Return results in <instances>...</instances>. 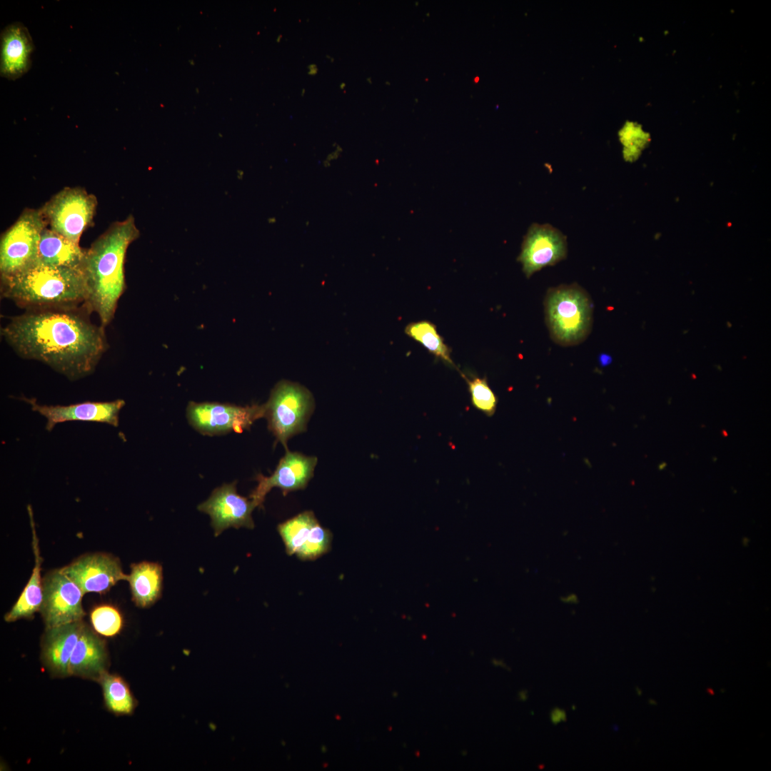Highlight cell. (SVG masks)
Instances as JSON below:
<instances>
[{"mask_svg":"<svg viewBox=\"0 0 771 771\" xmlns=\"http://www.w3.org/2000/svg\"><path fill=\"white\" fill-rule=\"evenodd\" d=\"M61 571L87 593H104L120 580H127L119 559L107 553H86L77 558Z\"/></svg>","mask_w":771,"mask_h":771,"instance_id":"obj_11","label":"cell"},{"mask_svg":"<svg viewBox=\"0 0 771 771\" xmlns=\"http://www.w3.org/2000/svg\"><path fill=\"white\" fill-rule=\"evenodd\" d=\"M1 336L21 357L41 361L71 380L92 373L107 348L104 327L76 308L29 310Z\"/></svg>","mask_w":771,"mask_h":771,"instance_id":"obj_1","label":"cell"},{"mask_svg":"<svg viewBox=\"0 0 771 771\" xmlns=\"http://www.w3.org/2000/svg\"><path fill=\"white\" fill-rule=\"evenodd\" d=\"M85 624L81 620L46 628L41 642V657L53 675L69 676L70 658Z\"/></svg>","mask_w":771,"mask_h":771,"instance_id":"obj_17","label":"cell"},{"mask_svg":"<svg viewBox=\"0 0 771 771\" xmlns=\"http://www.w3.org/2000/svg\"><path fill=\"white\" fill-rule=\"evenodd\" d=\"M346 86V83H344V82H342V83H341V84H340V86H339V87H340V89H341V90H343V89H345Z\"/></svg>","mask_w":771,"mask_h":771,"instance_id":"obj_30","label":"cell"},{"mask_svg":"<svg viewBox=\"0 0 771 771\" xmlns=\"http://www.w3.org/2000/svg\"><path fill=\"white\" fill-rule=\"evenodd\" d=\"M468 385L473 405L488 416L494 414L498 398L490 388L486 377L472 376L468 378L462 374Z\"/></svg>","mask_w":771,"mask_h":771,"instance_id":"obj_24","label":"cell"},{"mask_svg":"<svg viewBox=\"0 0 771 771\" xmlns=\"http://www.w3.org/2000/svg\"><path fill=\"white\" fill-rule=\"evenodd\" d=\"M133 216L116 221L88 249L82 264L86 286V308L95 311L101 326L114 318L125 289L124 261L129 245L139 237Z\"/></svg>","mask_w":771,"mask_h":771,"instance_id":"obj_2","label":"cell"},{"mask_svg":"<svg viewBox=\"0 0 771 771\" xmlns=\"http://www.w3.org/2000/svg\"><path fill=\"white\" fill-rule=\"evenodd\" d=\"M336 146V150L334 151H333L332 153H328L327 155V156H326V159L323 161V166L325 167L330 166H331L330 162L333 161V160H336L340 156L341 153H342L343 148L338 144Z\"/></svg>","mask_w":771,"mask_h":771,"instance_id":"obj_26","label":"cell"},{"mask_svg":"<svg viewBox=\"0 0 771 771\" xmlns=\"http://www.w3.org/2000/svg\"><path fill=\"white\" fill-rule=\"evenodd\" d=\"M34 411L46 419V429L51 430L56 424L67 421H88L109 424L117 427L120 410L124 406V400L106 402L86 401L68 405H41L35 399L25 398Z\"/></svg>","mask_w":771,"mask_h":771,"instance_id":"obj_15","label":"cell"},{"mask_svg":"<svg viewBox=\"0 0 771 771\" xmlns=\"http://www.w3.org/2000/svg\"><path fill=\"white\" fill-rule=\"evenodd\" d=\"M107 708L116 715H131L136 707L128 683L118 675L105 672L99 681Z\"/></svg>","mask_w":771,"mask_h":771,"instance_id":"obj_23","label":"cell"},{"mask_svg":"<svg viewBox=\"0 0 771 771\" xmlns=\"http://www.w3.org/2000/svg\"><path fill=\"white\" fill-rule=\"evenodd\" d=\"M318 458L298 452L286 450L284 456L270 476L256 475L257 486L249 498L256 507L261 508L268 493L273 488H280L283 495L291 491L304 489L313 476Z\"/></svg>","mask_w":771,"mask_h":771,"instance_id":"obj_13","label":"cell"},{"mask_svg":"<svg viewBox=\"0 0 771 771\" xmlns=\"http://www.w3.org/2000/svg\"><path fill=\"white\" fill-rule=\"evenodd\" d=\"M0 74L15 80L31 67L34 46L27 28L21 22L7 25L0 36Z\"/></svg>","mask_w":771,"mask_h":771,"instance_id":"obj_16","label":"cell"},{"mask_svg":"<svg viewBox=\"0 0 771 771\" xmlns=\"http://www.w3.org/2000/svg\"><path fill=\"white\" fill-rule=\"evenodd\" d=\"M308 69V74L309 76H315L318 72V66L316 64H311L307 66Z\"/></svg>","mask_w":771,"mask_h":771,"instance_id":"obj_29","label":"cell"},{"mask_svg":"<svg viewBox=\"0 0 771 771\" xmlns=\"http://www.w3.org/2000/svg\"><path fill=\"white\" fill-rule=\"evenodd\" d=\"M90 618L95 632L105 637L116 635L123 628L124 620L121 613L111 605L96 607L91 611Z\"/></svg>","mask_w":771,"mask_h":771,"instance_id":"obj_25","label":"cell"},{"mask_svg":"<svg viewBox=\"0 0 771 771\" xmlns=\"http://www.w3.org/2000/svg\"><path fill=\"white\" fill-rule=\"evenodd\" d=\"M566 718L565 712L558 708L554 709L551 712V720L553 723H558L560 721L565 720Z\"/></svg>","mask_w":771,"mask_h":771,"instance_id":"obj_27","label":"cell"},{"mask_svg":"<svg viewBox=\"0 0 771 771\" xmlns=\"http://www.w3.org/2000/svg\"><path fill=\"white\" fill-rule=\"evenodd\" d=\"M2 296L29 310L85 306L86 281L82 268L54 267L39 262L16 274L1 276Z\"/></svg>","mask_w":771,"mask_h":771,"instance_id":"obj_3","label":"cell"},{"mask_svg":"<svg viewBox=\"0 0 771 771\" xmlns=\"http://www.w3.org/2000/svg\"><path fill=\"white\" fill-rule=\"evenodd\" d=\"M163 578V568L158 563L142 561L131 565L127 581L137 607L149 608L161 598Z\"/></svg>","mask_w":771,"mask_h":771,"instance_id":"obj_20","label":"cell"},{"mask_svg":"<svg viewBox=\"0 0 771 771\" xmlns=\"http://www.w3.org/2000/svg\"><path fill=\"white\" fill-rule=\"evenodd\" d=\"M85 249L46 227L39 243L37 262L54 267L82 268Z\"/></svg>","mask_w":771,"mask_h":771,"instance_id":"obj_19","label":"cell"},{"mask_svg":"<svg viewBox=\"0 0 771 771\" xmlns=\"http://www.w3.org/2000/svg\"><path fill=\"white\" fill-rule=\"evenodd\" d=\"M84 593L60 568L42 578V602L39 612L46 628L83 620Z\"/></svg>","mask_w":771,"mask_h":771,"instance_id":"obj_9","label":"cell"},{"mask_svg":"<svg viewBox=\"0 0 771 771\" xmlns=\"http://www.w3.org/2000/svg\"><path fill=\"white\" fill-rule=\"evenodd\" d=\"M598 361L599 365L601 367H605V366H609L612 363L613 358H612V356L610 355H609L608 353H602L599 354L598 358Z\"/></svg>","mask_w":771,"mask_h":771,"instance_id":"obj_28","label":"cell"},{"mask_svg":"<svg viewBox=\"0 0 771 771\" xmlns=\"http://www.w3.org/2000/svg\"><path fill=\"white\" fill-rule=\"evenodd\" d=\"M305 93H306V89H305L303 88V89H302V90H301V95L302 96H304V94H305Z\"/></svg>","mask_w":771,"mask_h":771,"instance_id":"obj_31","label":"cell"},{"mask_svg":"<svg viewBox=\"0 0 771 771\" xmlns=\"http://www.w3.org/2000/svg\"><path fill=\"white\" fill-rule=\"evenodd\" d=\"M96 197L81 187H64L40 208L49 228L76 243L94 225Z\"/></svg>","mask_w":771,"mask_h":771,"instance_id":"obj_7","label":"cell"},{"mask_svg":"<svg viewBox=\"0 0 771 771\" xmlns=\"http://www.w3.org/2000/svg\"><path fill=\"white\" fill-rule=\"evenodd\" d=\"M367 80L368 82H371V79H370L369 78Z\"/></svg>","mask_w":771,"mask_h":771,"instance_id":"obj_34","label":"cell"},{"mask_svg":"<svg viewBox=\"0 0 771 771\" xmlns=\"http://www.w3.org/2000/svg\"><path fill=\"white\" fill-rule=\"evenodd\" d=\"M46 227L40 208H25L22 211L1 237V276L16 274L37 262L39 241Z\"/></svg>","mask_w":771,"mask_h":771,"instance_id":"obj_6","label":"cell"},{"mask_svg":"<svg viewBox=\"0 0 771 771\" xmlns=\"http://www.w3.org/2000/svg\"><path fill=\"white\" fill-rule=\"evenodd\" d=\"M28 510L32 528V545L35 565L31 577L19 599L11 609L4 615V620L8 623L14 622L22 618H32L36 612H39L42 602V578L41 577L42 558L40 555L32 510L30 506L28 507Z\"/></svg>","mask_w":771,"mask_h":771,"instance_id":"obj_21","label":"cell"},{"mask_svg":"<svg viewBox=\"0 0 771 771\" xmlns=\"http://www.w3.org/2000/svg\"><path fill=\"white\" fill-rule=\"evenodd\" d=\"M329 59H330L331 63H333L334 61V59L333 57H331V58Z\"/></svg>","mask_w":771,"mask_h":771,"instance_id":"obj_33","label":"cell"},{"mask_svg":"<svg viewBox=\"0 0 771 771\" xmlns=\"http://www.w3.org/2000/svg\"><path fill=\"white\" fill-rule=\"evenodd\" d=\"M264 407L269 430L287 450L288 440L306 430L314 409V399L299 383L281 381L273 388Z\"/></svg>","mask_w":771,"mask_h":771,"instance_id":"obj_5","label":"cell"},{"mask_svg":"<svg viewBox=\"0 0 771 771\" xmlns=\"http://www.w3.org/2000/svg\"><path fill=\"white\" fill-rule=\"evenodd\" d=\"M405 333L421 344L435 358L446 366L455 367L451 358V350L438 333L434 323L426 320L411 322L405 326Z\"/></svg>","mask_w":771,"mask_h":771,"instance_id":"obj_22","label":"cell"},{"mask_svg":"<svg viewBox=\"0 0 771 771\" xmlns=\"http://www.w3.org/2000/svg\"><path fill=\"white\" fill-rule=\"evenodd\" d=\"M544 311L550 338L560 346L578 345L590 333L593 301L588 293L577 283L549 288L544 300Z\"/></svg>","mask_w":771,"mask_h":771,"instance_id":"obj_4","label":"cell"},{"mask_svg":"<svg viewBox=\"0 0 771 771\" xmlns=\"http://www.w3.org/2000/svg\"><path fill=\"white\" fill-rule=\"evenodd\" d=\"M281 37H282V36H281V35H280V36H279L278 37V39H277V41H278V42H279V41H281Z\"/></svg>","mask_w":771,"mask_h":771,"instance_id":"obj_32","label":"cell"},{"mask_svg":"<svg viewBox=\"0 0 771 771\" xmlns=\"http://www.w3.org/2000/svg\"><path fill=\"white\" fill-rule=\"evenodd\" d=\"M263 405L239 406L218 403L191 402L186 408L190 425L202 435H218L248 430L255 420L264 418Z\"/></svg>","mask_w":771,"mask_h":771,"instance_id":"obj_8","label":"cell"},{"mask_svg":"<svg viewBox=\"0 0 771 771\" xmlns=\"http://www.w3.org/2000/svg\"><path fill=\"white\" fill-rule=\"evenodd\" d=\"M566 236L550 224L533 223L523 238L517 258L529 278L542 268L554 266L567 257Z\"/></svg>","mask_w":771,"mask_h":771,"instance_id":"obj_12","label":"cell"},{"mask_svg":"<svg viewBox=\"0 0 771 771\" xmlns=\"http://www.w3.org/2000/svg\"><path fill=\"white\" fill-rule=\"evenodd\" d=\"M256 508L248 498L240 495L236 481L216 488L210 497L198 506V510L208 514L215 536L229 528H254L252 512Z\"/></svg>","mask_w":771,"mask_h":771,"instance_id":"obj_14","label":"cell"},{"mask_svg":"<svg viewBox=\"0 0 771 771\" xmlns=\"http://www.w3.org/2000/svg\"><path fill=\"white\" fill-rule=\"evenodd\" d=\"M277 528L286 553L301 560H314L331 549L332 533L319 523L311 510L280 523Z\"/></svg>","mask_w":771,"mask_h":771,"instance_id":"obj_10","label":"cell"},{"mask_svg":"<svg viewBox=\"0 0 771 771\" xmlns=\"http://www.w3.org/2000/svg\"><path fill=\"white\" fill-rule=\"evenodd\" d=\"M97 634L85 624L70 658L69 676L99 682L107 672L108 655L106 644Z\"/></svg>","mask_w":771,"mask_h":771,"instance_id":"obj_18","label":"cell"}]
</instances>
